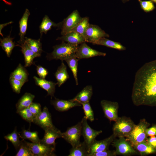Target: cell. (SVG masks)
<instances>
[{
    "label": "cell",
    "instance_id": "47",
    "mask_svg": "<svg viewBox=\"0 0 156 156\" xmlns=\"http://www.w3.org/2000/svg\"><path fill=\"white\" fill-rule=\"evenodd\" d=\"M151 1H152V2L155 3V4H156V0H151Z\"/></svg>",
    "mask_w": 156,
    "mask_h": 156
},
{
    "label": "cell",
    "instance_id": "12",
    "mask_svg": "<svg viewBox=\"0 0 156 156\" xmlns=\"http://www.w3.org/2000/svg\"><path fill=\"white\" fill-rule=\"evenodd\" d=\"M83 42L79 45L75 53L76 57L79 60L97 56H105L106 53L93 49L86 43Z\"/></svg>",
    "mask_w": 156,
    "mask_h": 156
},
{
    "label": "cell",
    "instance_id": "5",
    "mask_svg": "<svg viewBox=\"0 0 156 156\" xmlns=\"http://www.w3.org/2000/svg\"><path fill=\"white\" fill-rule=\"evenodd\" d=\"M111 144L115 148L116 155L129 156L139 154L125 137H119L118 139L116 138Z\"/></svg>",
    "mask_w": 156,
    "mask_h": 156
},
{
    "label": "cell",
    "instance_id": "13",
    "mask_svg": "<svg viewBox=\"0 0 156 156\" xmlns=\"http://www.w3.org/2000/svg\"><path fill=\"white\" fill-rule=\"evenodd\" d=\"M33 122L44 130L55 127L53 124L51 114L46 106L44 107L41 112L34 118Z\"/></svg>",
    "mask_w": 156,
    "mask_h": 156
},
{
    "label": "cell",
    "instance_id": "10",
    "mask_svg": "<svg viewBox=\"0 0 156 156\" xmlns=\"http://www.w3.org/2000/svg\"><path fill=\"white\" fill-rule=\"evenodd\" d=\"M109 37V35L99 27L90 24L86 31L84 38L86 42L94 44L102 38Z\"/></svg>",
    "mask_w": 156,
    "mask_h": 156
},
{
    "label": "cell",
    "instance_id": "3",
    "mask_svg": "<svg viewBox=\"0 0 156 156\" xmlns=\"http://www.w3.org/2000/svg\"><path fill=\"white\" fill-rule=\"evenodd\" d=\"M136 125L129 117H119L114 124L112 130L116 137H127L131 133Z\"/></svg>",
    "mask_w": 156,
    "mask_h": 156
},
{
    "label": "cell",
    "instance_id": "9",
    "mask_svg": "<svg viewBox=\"0 0 156 156\" xmlns=\"http://www.w3.org/2000/svg\"><path fill=\"white\" fill-rule=\"evenodd\" d=\"M81 121V135L83 137L84 141L89 149L96 140V137L101 133L102 132V131H97L92 128L88 124L87 119L84 117L82 118Z\"/></svg>",
    "mask_w": 156,
    "mask_h": 156
},
{
    "label": "cell",
    "instance_id": "39",
    "mask_svg": "<svg viewBox=\"0 0 156 156\" xmlns=\"http://www.w3.org/2000/svg\"><path fill=\"white\" fill-rule=\"evenodd\" d=\"M138 1L140 3L141 8L146 12H150L155 8L153 2L151 0Z\"/></svg>",
    "mask_w": 156,
    "mask_h": 156
},
{
    "label": "cell",
    "instance_id": "28",
    "mask_svg": "<svg viewBox=\"0 0 156 156\" xmlns=\"http://www.w3.org/2000/svg\"><path fill=\"white\" fill-rule=\"evenodd\" d=\"M89 148L83 141L70 150L68 156H88Z\"/></svg>",
    "mask_w": 156,
    "mask_h": 156
},
{
    "label": "cell",
    "instance_id": "16",
    "mask_svg": "<svg viewBox=\"0 0 156 156\" xmlns=\"http://www.w3.org/2000/svg\"><path fill=\"white\" fill-rule=\"evenodd\" d=\"M51 103L57 110L59 112L67 111L73 107L81 105L77 101L70 99L68 100L60 99L56 98L51 101Z\"/></svg>",
    "mask_w": 156,
    "mask_h": 156
},
{
    "label": "cell",
    "instance_id": "36",
    "mask_svg": "<svg viewBox=\"0 0 156 156\" xmlns=\"http://www.w3.org/2000/svg\"><path fill=\"white\" fill-rule=\"evenodd\" d=\"M82 105L83 109L85 114L84 116L87 120L91 122L94 120L93 111L90 106L89 102L86 103H81Z\"/></svg>",
    "mask_w": 156,
    "mask_h": 156
},
{
    "label": "cell",
    "instance_id": "31",
    "mask_svg": "<svg viewBox=\"0 0 156 156\" xmlns=\"http://www.w3.org/2000/svg\"><path fill=\"white\" fill-rule=\"evenodd\" d=\"M90 24L88 17H82L77 25L70 31L76 32L84 37L86 31Z\"/></svg>",
    "mask_w": 156,
    "mask_h": 156
},
{
    "label": "cell",
    "instance_id": "40",
    "mask_svg": "<svg viewBox=\"0 0 156 156\" xmlns=\"http://www.w3.org/2000/svg\"><path fill=\"white\" fill-rule=\"evenodd\" d=\"M29 108L33 114L34 118L42 112L41 106L39 103L32 102Z\"/></svg>",
    "mask_w": 156,
    "mask_h": 156
},
{
    "label": "cell",
    "instance_id": "26",
    "mask_svg": "<svg viewBox=\"0 0 156 156\" xmlns=\"http://www.w3.org/2000/svg\"><path fill=\"white\" fill-rule=\"evenodd\" d=\"M29 73L26 68L19 64L16 69L12 72L10 77L20 80L24 83L28 81Z\"/></svg>",
    "mask_w": 156,
    "mask_h": 156
},
{
    "label": "cell",
    "instance_id": "19",
    "mask_svg": "<svg viewBox=\"0 0 156 156\" xmlns=\"http://www.w3.org/2000/svg\"><path fill=\"white\" fill-rule=\"evenodd\" d=\"M29 10L26 9L25 11L19 21L20 39L18 41V44H20L25 41V35L26 34L27 27L28 18L30 15Z\"/></svg>",
    "mask_w": 156,
    "mask_h": 156
},
{
    "label": "cell",
    "instance_id": "14",
    "mask_svg": "<svg viewBox=\"0 0 156 156\" xmlns=\"http://www.w3.org/2000/svg\"><path fill=\"white\" fill-rule=\"evenodd\" d=\"M116 137L113 133L108 137L101 140H95L89 149L88 156L94 153L108 149L110 145Z\"/></svg>",
    "mask_w": 156,
    "mask_h": 156
},
{
    "label": "cell",
    "instance_id": "46",
    "mask_svg": "<svg viewBox=\"0 0 156 156\" xmlns=\"http://www.w3.org/2000/svg\"><path fill=\"white\" fill-rule=\"evenodd\" d=\"M122 2L124 3H125L126 2H127L131 0H121Z\"/></svg>",
    "mask_w": 156,
    "mask_h": 156
},
{
    "label": "cell",
    "instance_id": "2",
    "mask_svg": "<svg viewBox=\"0 0 156 156\" xmlns=\"http://www.w3.org/2000/svg\"><path fill=\"white\" fill-rule=\"evenodd\" d=\"M79 45L63 42L60 44L54 46L53 51L47 54L46 57L49 60L53 59L65 60L69 57L76 56V52Z\"/></svg>",
    "mask_w": 156,
    "mask_h": 156
},
{
    "label": "cell",
    "instance_id": "30",
    "mask_svg": "<svg viewBox=\"0 0 156 156\" xmlns=\"http://www.w3.org/2000/svg\"><path fill=\"white\" fill-rule=\"evenodd\" d=\"M25 41L31 49L40 57L42 51L40 39H34L25 37Z\"/></svg>",
    "mask_w": 156,
    "mask_h": 156
},
{
    "label": "cell",
    "instance_id": "43",
    "mask_svg": "<svg viewBox=\"0 0 156 156\" xmlns=\"http://www.w3.org/2000/svg\"><path fill=\"white\" fill-rule=\"evenodd\" d=\"M146 133L147 137L156 136V124L147 128L146 130Z\"/></svg>",
    "mask_w": 156,
    "mask_h": 156
},
{
    "label": "cell",
    "instance_id": "6",
    "mask_svg": "<svg viewBox=\"0 0 156 156\" xmlns=\"http://www.w3.org/2000/svg\"><path fill=\"white\" fill-rule=\"evenodd\" d=\"M81 121L76 125L68 128L65 132L62 133L61 138L74 147L81 142L80 138L81 135Z\"/></svg>",
    "mask_w": 156,
    "mask_h": 156
},
{
    "label": "cell",
    "instance_id": "24",
    "mask_svg": "<svg viewBox=\"0 0 156 156\" xmlns=\"http://www.w3.org/2000/svg\"><path fill=\"white\" fill-rule=\"evenodd\" d=\"M35 96L29 92L25 93L20 99L16 105V112L29 107L33 102Z\"/></svg>",
    "mask_w": 156,
    "mask_h": 156
},
{
    "label": "cell",
    "instance_id": "11",
    "mask_svg": "<svg viewBox=\"0 0 156 156\" xmlns=\"http://www.w3.org/2000/svg\"><path fill=\"white\" fill-rule=\"evenodd\" d=\"M82 18L77 10L73 11L62 21L61 27V35H64L70 31L77 25Z\"/></svg>",
    "mask_w": 156,
    "mask_h": 156
},
{
    "label": "cell",
    "instance_id": "29",
    "mask_svg": "<svg viewBox=\"0 0 156 156\" xmlns=\"http://www.w3.org/2000/svg\"><path fill=\"white\" fill-rule=\"evenodd\" d=\"M94 44L104 46L120 51H124L126 49V47L120 43L112 41L105 37L101 38Z\"/></svg>",
    "mask_w": 156,
    "mask_h": 156
},
{
    "label": "cell",
    "instance_id": "42",
    "mask_svg": "<svg viewBox=\"0 0 156 156\" xmlns=\"http://www.w3.org/2000/svg\"><path fill=\"white\" fill-rule=\"evenodd\" d=\"M36 69L38 75L40 78L45 79L48 74L47 70L41 66H36Z\"/></svg>",
    "mask_w": 156,
    "mask_h": 156
},
{
    "label": "cell",
    "instance_id": "15",
    "mask_svg": "<svg viewBox=\"0 0 156 156\" xmlns=\"http://www.w3.org/2000/svg\"><path fill=\"white\" fill-rule=\"evenodd\" d=\"M44 134L41 142L47 145L55 147V140L62 137V133L56 127L47 129L44 130Z\"/></svg>",
    "mask_w": 156,
    "mask_h": 156
},
{
    "label": "cell",
    "instance_id": "17",
    "mask_svg": "<svg viewBox=\"0 0 156 156\" xmlns=\"http://www.w3.org/2000/svg\"><path fill=\"white\" fill-rule=\"evenodd\" d=\"M33 78L36 84L46 90L48 95H50L51 97L54 96L55 86L57 85V83L47 80L45 79L38 78L35 76H34Z\"/></svg>",
    "mask_w": 156,
    "mask_h": 156
},
{
    "label": "cell",
    "instance_id": "34",
    "mask_svg": "<svg viewBox=\"0 0 156 156\" xmlns=\"http://www.w3.org/2000/svg\"><path fill=\"white\" fill-rule=\"evenodd\" d=\"M20 137V134L17 131L16 127L12 132L4 136L5 139L10 142L16 150H18L21 144Z\"/></svg>",
    "mask_w": 156,
    "mask_h": 156
},
{
    "label": "cell",
    "instance_id": "18",
    "mask_svg": "<svg viewBox=\"0 0 156 156\" xmlns=\"http://www.w3.org/2000/svg\"><path fill=\"white\" fill-rule=\"evenodd\" d=\"M56 40L77 44H79L83 42H86L83 36L79 34L74 31H70L64 35L57 38Z\"/></svg>",
    "mask_w": 156,
    "mask_h": 156
},
{
    "label": "cell",
    "instance_id": "1",
    "mask_svg": "<svg viewBox=\"0 0 156 156\" xmlns=\"http://www.w3.org/2000/svg\"><path fill=\"white\" fill-rule=\"evenodd\" d=\"M131 99L135 106L156 107V60L145 63L136 72Z\"/></svg>",
    "mask_w": 156,
    "mask_h": 156
},
{
    "label": "cell",
    "instance_id": "37",
    "mask_svg": "<svg viewBox=\"0 0 156 156\" xmlns=\"http://www.w3.org/2000/svg\"><path fill=\"white\" fill-rule=\"evenodd\" d=\"M17 113L27 122L30 123L33 122L34 117L29 107L19 111Z\"/></svg>",
    "mask_w": 156,
    "mask_h": 156
},
{
    "label": "cell",
    "instance_id": "22",
    "mask_svg": "<svg viewBox=\"0 0 156 156\" xmlns=\"http://www.w3.org/2000/svg\"><path fill=\"white\" fill-rule=\"evenodd\" d=\"M55 76L57 81V85L59 87L69 79V77L67 71V67L63 60H62L60 65L57 68Z\"/></svg>",
    "mask_w": 156,
    "mask_h": 156
},
{
    "label": "cell",
    "instance_id": "35",
    "mask_svg": "<svg viewBox=\"0 0 156 156\" xmlns=\"http://www.w3.org/2000/svg\"><path fill=\"white\" fill-rule=\"evenodd\" d=\"M15 156H33L29 146L25 139H22Z\"/></svg>",
    "mask_w": 156,
    "mask_h": 156
},
{
    "label": "cell",
    "instance_id": "7",
    "mask_svg": "<svg viewBox=\"0 0 156 156\" xmlns=\"http://www.w3.org/2000/svg\"><path fill=\"white\" fill-rule=\"evenodd\" d=\"M33 156H53L55 147L45 144L41 141L38 142H27Z\"/></svg>",
    "mask_w": 156,
    "mask_h": 156
},
{
    "label": "cell",
    "instance_id": "4",
    "mask_svg": "<svg viewBox=\"0 0 156 156\" xmlns=\"http://www.w3.org/2000/svg\"><path fill=\"white\" fill-rule=\"evenodd\" d=\"M150 125L145 119H141L139 123L135 125L129 135L126 138V139L132 145L146 140L148 137L146 130Z\"/></svg>",
    "mask_w": 156,
    "mask_h": 156
},
{
    "label": "cell",
    "instance_id": "41",
    "mask_svg": "<svg viewBox=\"0 0 156 156\" xmlns=\"http://www.w3.org/2000/svg\"><path fill=\"white\" fill-rule=\"evenodd\" d=\"M116 154L115 151L108 149L96 152L92 154L90 156H115Z\"/></svg>",
    "mask_w": 156,
    "mask_h": 156
},
{
    "label": "cell",
    "instance_id": "25",
    "mask_svg": "<svg viewBox=\"0 0 156 156\" xmlns=\"http://www.w3.org/2000/svg\"><path fill=\"white\" fill-rule=\"evenodd\" d=\"M62 24V21L59 23H55L52 21L47 15H45L39 26L40 36H42L43 33L46 34L53 27H61Z\"/></svg>",
    "mask_w": 156,
    "mask_h": 156
},
{
    "label": "cell",
    "instance_id": "32",
    "mask_svg": "<svg viewBox=\"0 0 156 156\" xmlns=\"http://www.w3.org/2000/svg\"><path fill=\"white\" fill-rule=\"evenodd\" d=\"M79 60L75 56L68 58L64 60L67 63L73 73L77 85H78L77 74L78 61Z\"/></svg>",
    "mask_w": 156,
    "mask_h": 156
},
{
    "label": "cell",
    "instance_id": "21",
    "mask_svg": "<svg viewBox=\"0 0 156 156\" xmlns=\"http://www.w3.org/2000/svg\"><path fill=\"white\" fill-rule=\"evenodd\" d=\"M93 94L92 87L91 85L85 87L73 99V101H77L80 103L89 102Z\"/></svg>",
    "mask_w": 156,
    "mask_h": 156
},
{
    "label": "cell",
    "instance_id": "38",
    "mask_svg": "<svg viewBox=\"0 0 156 156\" xmlns=\"http://www.w3.org/2000/svg\"><path fill=\"white\" fill-rule=\"evenodd\" d=\"M9 81L13 91L17 94L20 93L21 88L25 83L11 77H10Z\"/></svg>",
    "mask_w": 156,
    "mask_h": 156
},
{
    "label": "cell",
    "instance_id": "8",
    "mask_svg": "<svg viewBox=\"0 0 156 156\" xmlns=\"http://www.w3.org/2000/svg\"><path fill=\"white\" fill-rule=\"evenodd\" d=\"M101 105L105 116L109 121L115 122L118 119L119 104L117 102L103 100Z\"/></svg>",
    "mask_w": 156,
    "mask_h": 156
},
{
    "label": "cell",
    "instance_id": "27",
    "mask_svg": "<svg viewBox=\"0 0 156 156\" xmlns=\"http://www.w3.org/2000/svg\"><path fill=\"white\" fill-rule=\"evenodd\" d=\"M13 39L10 35L2 39L0 38V46L8 57L11 55L14 48L18 46L17 44H15L13 42Z\"/></svg>",
    "mask_w": 156,
    "mask_h": 156
},
{
    "label": "cell",
    "instance_id": "44",
    "mask_svg": "<svg viewBox=\"0 0 156 156\" xmlns=\"http://www.w3.org/2000/svg\"><path fill=\"white\" fill-rule=\"evenodd\" d=\"M146 141L150 146L156 149V136L150 137L147 138Z\"/></svg>",
    "mask_w": 156,
    "mask_h": 156
},
{
    "label": "cell",
    "instance_id": "33",
    "mask_svg": "<svg viewBox=\"0 0 156 156\" xmlns=\"http://www.w3.org/2000/svg\"><path fill=\"white\" fill-rule=\"evenodd\" d=\"M19 134L22 139L28 140L32 142H38L41 141V140L39 138L38 133L37 131H31L24 129Z\"/></svg>",
    "mask_w": 156,
    "mask_h": 156
},
{
    "label": "cell",
    "instance_id": "23",
    "mask_svg": "<svg viewBox=\"0 0 156 156\" xmlns=\"http://www.w3.org/2000/svg\"><path fill=\"white\" fill-rule=\"evenodd\" d=\"M132 146L141 156L156 153V149L150 146L146 140Z\"/></svg>",
    "mask_w": 156,
    "mask_h": 156
},
{
    "label": "cell",
    "instance_id": "45",
    "mask_svg": "<svg viewBox=\"0 0 156 156\" xmlns=\"http://www.w3.org/2000/svg\"><path fill=\"white\" fill-rule=\"evenodd\" d=\"M13 22L12 21H10L8 22L4 23L3 24H1L0 25V34L3 37V35L1 32V31L2 29L4 27H5L8 25L12 24V23Z\"/></svg>",
    "mask_w": 156,
    "mask_h": 156
},
{
    "label": "cell",
    "instance_id": "20",
    "mask_svg": "<svg viewBox=\"0 0 156 156\" xmlns=\"http://www.w3.org/2000/svg\"><path fill=\"white\" fill-rule=\"evenodd\" d=\"M18 46L21 48V51L24 57L25 67H29L33 63V60L38 56L29 48L25 41Z\"/></svg>",
    "mask_w": 156,
    "mask_h": 156
}]
</instances>
